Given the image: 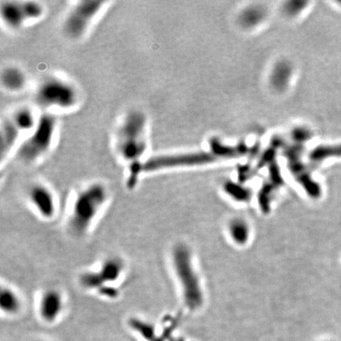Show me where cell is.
<instances>
[{"label":"cell","instance_id":"obj_1","mask_svg":"<svg viewBox=\"0 0 341 341\" xmlns=\"http://www.w3.org/2000/svg\"><path fill=\"white\" fill-rule=\"evenodd\" d=\"M109 199V190L102 182H91L79 189L71 201L67 215V228L71 234L79 238L88 235Z\"/></svg>","mask_w":341,"mask_h":341},{"label":"cell","instance_id":"obj_2","mask_svg":"<svg viewBox=\"0 0 341 341\" xmlns=\"http://www.w3.org/2000/svg\"><path fill=\"white\" fill-rule=\"evenodd\" d=\"M147 147L146 114L139 110L129 111L116 133L115 148L118 155L131 169L146 159Z\"/></svg>","mask_w":341,"mask_h":341},{"label":"cell","instance_id":"obj_3","mask_svg":"<svg viewBox=\"0 0 341 341\" xmlns=\"http://www.w3.org/2000/svg\"><path fill=\"white\" fill-rule=\"evenodd\" d=\"M57 127L58 119L54 114L44 112L39 116L16 150L18 160L25 165H33L44 158L51 150Z\"/></svg>","mask_w":341,"mask_h":341},{"label":"cell","instance_id":"obj_4","mask_svg":"<svg viewBox=\"0 0 341 341\" xmlns=\"http://www.w3.org/2000/svg\"><path fill=\"white\" fill-rule=\"evenodd\" d=\"M34 96L36 103L46 112L52 109H71L79 100L76 87L57 76L43 79L36 88Z\"/></svg>","mask_w":341,"mask_h":341},{"label":"cell","instance_id":"obj_5","mask_svg":"<svg viewBox=\"0 0 341 341\" xmlns=\"http://www.w3.org/2000/svg\"><path fill=\"white\" fill-rule=\"evenodd\" d=\"M219 158L220 156L217 153L154 156L146 158L140 165L129 169L127 183L129 186H134L142 174L154 173L165 169L210 163Z\"/></svg>","mask_w":341,"mask_h":341},{"label":"cell","instance_id":"obj_6","mask_svg":"<svg viewBox=\"0 0 341 341\" xmlns=\"http://www.w3.org/2000/svg\"><path fill=\"white\" fill-rule=\"evenodd\" d=\"M29 107H20L2 121L0 130V158L1 162L8 158L13 150H17L21 138L26 136L37 122Z\"/></svg>","mask_w":341,"mask_h":341},{"label":"cell","instance_id":"obj_7","mask_svg":"<svg viewBox=\"0 0 341 341\" xmlns=\"http://www.w3.org/2000/svg\"><path fill=\"white\" fill-rule=\"evenodd\" d=\"M173 267L182 288L184 302L189 308L195 310L203 303L199 281L197 279L191 257L185 246H177L173 251Z\"/></svg>","mask_w":341,"mask_h":341},{"label":"cell","instance_id":"obj_8","mask_svg":"<svg viewBox=\"0 0 341 341\" xmlns=\"http://www.w3.org/2000/svg\"><path fill=\"white\" fill-rule=\"evenodd\" d=\"M126 264L123 259L117 256L107 257L100 263L95 270L87 271L80 276V284L85 289L96 291L100 295L111 294L115 296L116 291L112 286L123 278Z\"/></svg>","mask_w":341,"mask_h":341},{"label":"cell","instance_id":"obj_9","mask_svg":"<svg viewBox=\"0 0 341 341\" xmlns=\"http://www.w3.org/2000/svg\"><path fill=\"white\" fill-rule=\"evenodd\" d=\"M106 4V1L96 0L78 2L70 9L64 18L63 29L66 36L74 40L82 38L104 10Z\"/></svg>","mask_w":341,"mask_h":341},{"label":"cell","instance_id":"obj_10","mask_svg":"<svg viewBox=\"0 0 341 341\" xmlns=\"http://www.w3.org/2000/svg\"><path fill=\"white\" fill-rule=\"evenodd\" d=\"M44 14L42 4L35 1L7 0L1 3L0 17L8 28L20 29L40 19Z\"/></svg>","mask_w":341,"mask_h":341},{"label":"cell","instance_id":"obj_11","mask_svg":"<svg viewBox=\"0 0 341 341\" xmlns=\"http://www.w3.org/2000/svg\"><path fill=\"white\" fill-rule=\"evenodd\" d=\"M27 201L34 213L44 221H52L58 211L57 197L49 186L44 183H34L26 193Z\"/></svg>","mask_w":341,"mask_h":341},{"label":"cell","instance_id":"obj_12","mask_svg":"<svg viewBox=\"0 0 341 341\" xmlns=\"http://www.w3.org/2000/svg\"><path fill=\"white\" fill-rule=\"evenodd\" d=\"M65 305V296L61 290L48 288L39 295L37 313L43 322L53 324L64 315Z\"/></svg>","mask_w":341,"mask_h":341},{"label":"cell","instance_id":"obj_13","mask_svg":"<svg viewBox=\"0 0 341 341\" xmlns=\"http://www.w3.org/2000/svg\"><path fill=\"white\" fill-rule=\"evenodd\" d=\"M23 303L17 291L10 286L2 285L0 291V309L7 316H14L19 314Z\"/></svg>","mask_w":341,"mask_h":341},{"label":"cell","instance_id":"obj_14","mask_svg":"<svg viewBox=\"0 0 341 341\" xmlns=\"http://www.w3.org/2000/svg\"><path fill=\"white\" fill-rule=\"evenodd\" d=\"M1 81L4 88L12 92H19L25 87L26 78L17 67H6L2 72Z\"/></svg>","mask_w":341,"mask_h":341},{"label":"cell","instance_id":"obj_15","mask_svg":"<svg viewBox=\"0 0 341 341\" xmlns=\"http://www.w3.org/2000/svg\"><path fill=\"white\" fill-rule=\"evenodd\" d=\"M229 232L233 241L238 244H244L249 238L248 224L241 220H235L229 225Z\"/></svg>","mask_w":341,"mask_h":341},{"label":"cell","instance_id":"obj_16","mask_svg":"<svg viewBox=\"0 0 341 341\" xmlns=\"http://www.w3.org/2000/svg\"><path fill=\"white\" fill-rule=\"evenodd\" d=\"M331 154L334 157H341V145L332 146Z\"/></svg>","mask_w":341,"mask_h":341},{"label":"cell","instance_id":"obj_17","mask_svg":"<svg viewBox=\"0 0 341 341\" xmlns=\"http://www.w3.org/2000/svg\"></svg>","mask_w":341,"mask_h":341},{"label":"cell","instance_id":"obj_18","mask_svg":"<svg viewBox=\"0 0 341 341\" xmlns=\"http://www.w3.org/2000/svg\"></svg>","mask_w":341,"mask_h":341}]
</instances>
